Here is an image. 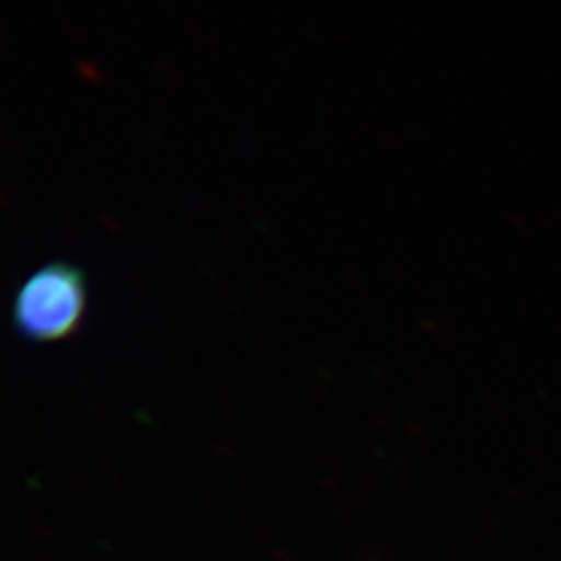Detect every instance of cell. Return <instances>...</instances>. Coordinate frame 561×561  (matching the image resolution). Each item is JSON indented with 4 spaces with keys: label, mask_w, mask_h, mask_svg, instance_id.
Segmentation results:
<instances>
[{
    "label": "cell",
    "mask_w": 561,
    "mask_h": 561,
    "mask_svg": "<svg viewBox=\"0 0 561 561\" xmlns=\"http://www.w3.org/2000/svg\"><path fill=\"white\" fill-rule=\"evenodd\" d=\"M88 308V285L80 266L46 262L21 280L13 300V324L36 343L65 340L78 331Z\"/></svg>",
    "instance_id": "cell-1"
}]
</instances>
